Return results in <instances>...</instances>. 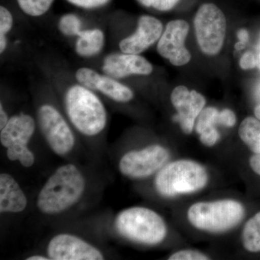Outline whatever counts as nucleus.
Here are the masks:
<instances>
[{
  "instance_id": "1",
  "label": "nucleus",
  "mask_w": 260,
  "mask_h": 260,
  "mask_svg": "<svg viewBox=\"0 0 260 260\" xmlns=\"http://www.w3.org/2000/svg\"><path fill=\"white\" fill-rule=\"evenodd\" d=\"M90 182L88 172L81 166L73 162L59 166L38 192V211L47 218H59L71 213L88 198Z\"/></svg>"
},
{
  "instance_id": "2",
  "label": "nucleus",
  "mask_w": 260,
  "mask_h": 260,
  "mask_svg": "<svg viewBox=\"0 0 260 260\" xmlns=\"http://www.w3.org/2000/svg\"><path fill=\"white\" fill-rule=\"evenodd\" d=\"M64 108L73 129L85 139L96 140L105 131L107 109L93 90L80 84L73 85L64 94Z\"/></svg>"
},
{
  "instance_id": "3",
  "label": "nucleus",
  "mask_w": 260,
  "mask_h": 260,
  "mask_svg": "<svg viewBox=\"0 0 260 260\" xmlns=\"http://www.w3.org/2000/svg\"><path fill=\"white\" fill-rule=\"evenodd\" d=\"M112 229L119 237L147 246L158 245L167 236L165 220L155 210L130 207L119 212L112 220Z\"/></svg>"
},
{
  "instance_id": "4",
  "label": "nucleus",
  "mask_w": 260,
  "mask_h": 260,
  "mask_svg": "<svg viewBox=\"0 0 260 260\" xmlns=\"http://www.w3.org/2000/svg\"><path fill=\"white\" fill-rule=\"evenodd\" d=\"M206 169L190 160L169 162L156 173L154 179L155 190L164 198L191 194L201 190L208 184Z\"/></svg>"
},
{
  "instance_id": "5",
  "label": "nucleus",
  "mask_w": 260,
  "mask_h": 260,
  "mask_svg": "<svg viewBox=\"0 0 260 260\" xmlns=\"http://www.w3.org/2000/svg\"><path fill=\"white\" fill-rule=\"evenodd\" d=\"M244 206L233 200L202 202L191 205L188 210V220L199 230L223 233L231 230L243 220Z\"/></svg>"
},
{
  "instance_id": "6",
  "label": "nucleus",
  "mask_w": 260,
  "mask_h": 260,
  "mask_svg": "<svg viewBox=\"0 0 260 260\" xmlns=\"http://www.w3.org/2000/svg\"><path fill=\"white\" fill-rule=\"evenodd\" d=\"M37 126L53 153L62 158L73 156L78 150V140L70 121L50 104L38 107Z\"/></svg>"
},
{
  "instance_id": "7",
  "label": "nucleus",
  "mask_w": 260,
  "mask_h": 260,
  "mask_svg": "<svg viewBox=\"0 0 260 260\" xmlns=\"http://www.w3.org/2000/svg\"><path fill=\"white\" fill-rule=\"evenodd\" d=\"M37 119L25 113L10 116L4 127L0 129V143L6 150L10 161L18 162L25 168L35 164L36 155L29 143L37 130Z\"/></svg>"
},
{
  "instance_id": "8",
  "label": "nucleus",
  "mask_w": 260,
  "mask_h": 260,
  "mask_svg": "<svg viewBox=\"0 0 260 260\" xmlns=\"http://www.w3.org/2000/svg\"><path fill=\"white\" fill-rule=\"evenodd\" d=\"M195 34L198 45L204 54L215 56L220 53L225 42L226 17L214 3L200 5L194 19Z\"/></svg>"
},
{
  "instance_id": "9",
  "label": "nucleus",
  "mask_w": 260,
  "mask_h": 260,
  "mask_svg": "<svg viewBox=\"0 0 260 260\" xmlns=\"http://www.w3.org/2000/svg\"><path fill=\"white\" fill-rule=\"evenodd\" d=\"M170 153L158 144L132 149L124 152L117 160V169L121 175L132 179H146L167 164Z\"/></svg>"
},
{
  "instance_id": "10",
  "label": "nucleus",
  "mask_w": 260,
  "mask_h": 260,
  "mask_svg": "<svg viewBox=\"0 0 260 260\" xmlns=\"http://www.w3.org/2000/svg\"><path fill=\"white\" fill-rule=\"evenodd\" d=\"M45 254L51 260H103L105 251L93 241L70 232L56 233L46 244Z\"/></svg>"
},
{
  "instance_id": "11",
  "label": "nucleus",
  "mask_w": 260,
  "mask_h": 260,
  "mask_svg": "<svg viewBox=\"0 0 260 260\" xmlns=\"http://www.w3.org/2000/svg\"><path fill=\"white\" fill-rule=\"evenodd\" d=\"M189 31L186 20H174L168 23L157 44V51L174 66H184L190 61L191 55L185 47Z\"/></svg>"
},
{
  "instance_id": "12",
  "label": "nucleus",
  "mask_w": 260,
  "mask_h": 260,
  "mask_svg": "<svg viewBox=\"0 0 260 260\" xmlns=\"http://www.w3.org/2000/svg\"><path fill=\"white\" fill-rule=\"evenodd\" d=\"M171 102L177 112L173 119L179 123L185 134H191L195 120L206 104L205 97L197 90H189L184 85H179L172 90Z\"/></svg>"
},
{
  "instance_id": "13",
  "label": "nucleus",
  "mask_w": 260,
  "mask_h": 260,
  "mask_svg": "<svg viewBox=\"0 0 260 260\" xmlns=\"http://www.w3.org/2000/svg\"><path fill=\"white\" fill-rule=\"evenodd\" d=\"M164 30L158 19L150 15H143L138 20V28L134 34L119 43L121 52L139 54L158 42Z\"/></svg>"
},
{
  "instance_id": "14",
  "label": "nucleus",
  "mask_w": 260,
  "mask_h": 260,
  "mask_svg": "<svg viewBox=\"0 0 260 260\" xmlns=\"http://www.w3.org/2000/svg\"><path fill=\"white\" fill-rule=\"evenodd\" d=\"M103 71L107 76L121 79L132 75H148L153 72L151 63L139 54L114 53L104 59Z\"/></svg>"
},
{
  "instance_id": "15",
  "label": "nucleus",
  "mask_w": 260,
  "mask_h": 260,
  "mask_svg": "<svg viewBox=\"0 0 260 260\" xmlns=\"http://www.w3.org/2000/svg\"><path fill=\"white\" fill-rule=\"evenodd\" d=\"M28 199L18 180L9 173L0 174V213L17 215L28 208Z\"/></svg>"
},
{
  "instance_id": "16",
  "label": "nucleus",
  "mask_w": 260,
  "mask_h": 260,
  "mask_svg": "<svg viewBox=\"0 0 260 260\" xmlns=\"http://www.w3.org/2000/svg\"><path fill=\"white\" fill-rule=\"evenodd\" d=\"M95 90L111 100L121 104L129 102L134 97V93L129 87L107 75H101Z\"/></svg>"
},
{
  "instance_id": "17",
  "label": "nucleus",
  "mask_w": 260,
  "mask_h": 260,
  "mask_svg": "<svg viewBox=\"0 0 260 260\" xmlns=\"http://www.w3.org/2000/svg\"><path fill=\"white\" fill-rule=\"evenodd\" d=\"M104 44V34L100 29L84 30L78 36L75 50L78 55L90 57L99 54Z\"/></svg>"
},
{
  "instance_id": "18",
  "label": "nucleus",
  "mask_w": 260,
  "mask_h": 260,
  "mask_svg": "<svg viewBox=\"0 0 260 260\" xmlns=\"http://www.w3.org/2000/svg\"><path fill=\"white\" fill-rule=\"evenodd\" d=\"M242 239L246 250L250 252L260 251V212L246 222Z\"/></svg>"
},
{
  "instance_id": "19",
  "label": "nucleus",
  "mask_w": 260,
  "mask_h": 260,
  "mask_svg": "<svg viewBox=\"0 0 260 260\" xmlns=\"http://www.w3.org/2000/svg\"><path fill=\"white\" fill-rule=\"evenodd\" d=\"M239 135L241 140L251 149L260 138V120L252 116L246 117L241 123Z\"/></svg>"
},
{
  "instance_id": "20",
  "label": "nucleus",
  "mask_w": 260,
  "mask_h": 260,
  "mask_svg": "<svg viewBox=\"0 0 260 260\" xmlns=\"http://www.w3.org/2000/svg\"><path fill=\"white\" fill-rule=\"evenodd\" d=\"M20 9L25 14L39 17L50 9L54 0H17Z\"/></svg>"
},
{
  "instance_id": "21",
  "label": "nucleus",
  "mask_w": 260,
  "mask_h": 260,
  "mask_svg": "<svg viewBox=\"0 0 260 260\" xmlns=\"http://www.w3.org/2000/svg\"><path fill=\"white\" fill-rule=\"evenodd\" d=\"M219 112L215 107L203 109L198 117L196 124V132L198 135L215 128V124H218Z\"/></svg>"
},
{
  "instance_id": "22",
  "label": "nucleus",
  "mask_w": 260,
  "mask_h": 260,
  "mask_svg": "<svg viewBox=\"0 0 260 260\" xmlns=\"http://www.w3.org/2000/svg\"><path fill=\"white\" fill-rule=\"evenodd\" d=\"M59 28L67 37H78L82 32L81 21L77 15L66 14L59 19Z\"/></svg>"
},
{
  "instance_id": "23",
  "label": "nucleus",
  "mask_w": 260,
  "mask_h": 260,
  "mask_svg": "<svg viewBox=\"0 0 260 260\" xmlns=\"http://www.w3.org/2000/svg\"><path fill=\"white\" fill-rule=\"evenodd\" d=\"M13 17L5 7L0 8V52L3 54L8 46L7 34L13 28Z\"/></svg>"
},
{
  "instance_id": "24",
  "label": "nucleus",
  "mask_w": 260,
  "mask_h": 260,
  "mask_svg": "<svg viewBox=\"0 0 260 260\" xmlns=\"http://www.w3.org/2000/svg\"><path fill=\"white\" fill-rule=\"evenodd\" d=\"M101 74L91 68H80L75 74V78L80 85L95 91Z\"/></svg>"
},
{
  "instance_id": "25",
  "label": "nucleus",
  "mask_w": 260,
  "mask_h": 260,
  "mask_svg": "<svg viewBox=\"0 0 260 260\" xmlns=\"http://www.w3.org/2000/svg\"><path fill=\"white\" fill-rule=\"evenodd\" d=\"M146 8H153L158 11H169L179 4L180 0H138Z\"/></svg>"
},
{
  "instance_id": "26",
  "label": "nucleus",
  "mask_w": 260,
  "mask_h": 260,
  "mask_svg": "<svg viewBox=\"0 0 260 260\" xmlns=\"http://www.w3.org/2000/svg\"><path fill=\"white\" fill-rule=\"evenodd\" d=\"M169 259L170 260H206L210 259L208 256L205 255L203 253L196 250H181L174 253L170 256Z\"/></svg>"
},
{
  "instance_id": "27",
  "label": "nucleus",
  "mask_w": 260,
  "mask_h": 260,
  "mask_svg": "<svg viewBox=\"0 0 260 260\" xmlns=\"http://www.w3.org/2000/svg\"><path fill=\"white\" fill-rule=\"evenodd\" d=\"M220 135L216 128L204 132L200 135V142L208 147L214 146L220 140Z\"/></svg>"
},
{
  "instance_id": "28",
  "label": "nucleus",
  "mask_w": 260,
  "mask_h": 260,
  "mask_svg": "<svg viewBox=\"0 0 260 260\" xmlns=\"http://www.w3.org/2000/svg\"><path fill=\"white\" fill-rule=\"evenodd\" d=\"M237 123V116L235 113L229 109H225L219 112L218 124L227 126V127H232L235 125Z\"/></svg>"
},
{
  "instance_id": "29",
  "label": "nucleus",
  "mask_w": 260,
  "mask_h": 260,
  "mask_svg": "<svg viewBox=\"0 0 260 260\" xmlns=\"http://www.w3.org/2000/svg\"><path fill=\"white\" fill-rule=\"evenodd\" d=\"M71 4L85 9L99 8L107 4L109 0H68Z\"/></svg>"
},
{
  "instance_id": "30",
  "label": "nucleus",
  "mask_w": 260,
  "mask_h": 260,
  "mask_svg": "<svg viewBox=\"0 0 260 260\" xmlns=\"http://www.w3.org/2000/svg\"><path fill=\"white\" fill-rule=\"evenodd\" d=\"M239 65L243 70H251L257 67V60H256V54L252 51H246L243 54L239 61Z\"/></svg>"
},
{
  "instance_id": "31",
  "label": "nucleus",
  "mask_w": 260,
  "mask_h": 260,
  "mask_svg": "<svg viewBox=\"0 0 260 260\" xmlns=\"http://www.w3.org/2000/svg\"><path fill=\"white\" fill-rule=\"evenodd\" d=\"M239 42L236 44L235 49L237 51L242 50L245 47L246 43L249 41V32L246 29H241L237 34Z\"/></svg>"
},
{
  "instance_id": "32",
  "label": "nucleus",
  "mask_w": 260,
  "mask_h": 260,
  "mask_svg": "<svg viewBox=\"0 0 260 260\" xmlns=\"http://www.w3.org/2000/svg\"><path fill=\"white\" fill-rule=\"evenodd\" d=\"M249 165L254 172L260 176V153H255L251 157Z\"/></svg>"
},
{
  "instance_id": "33",
  "label": "nucleus",
  "mask_w": 260,
  "mask_h": 260,
  "mask_svg": "<svg viewBox=\"0 0 260 260\" xmlns=\"http://www.w3.org/2000/svg\"><path fill=\"white\" fill-rule=\"evenodd\" d=\"M9 119V116L5 110L3 103H1L0 104V129L6 125Z\"/></svg>"
},
{
  "instance_id": "34",
  "label": "nucleus",
  "mask_w": 260,
  "mask_h": 260,
  "mask_svg": "<svg viewBox=\"0 0 260 260\" xmlns=\"http://www.w3.org/2000/svg\"><path fill=\"white\" fill-rule=\"evenodd\" d=\"M25 259L27 260H51L50 258L44 253V254H41V253H38V254H30L25 257Z\"/></svg>"
},
{
  "instance_id": "35",
  "label": "nucleus",
  "mask_w": 260,
  "mask_h": 260,
  "mask_svg": "<svg viewBox=\"0 0 260 260\" xmlns=\"http://www.w3.org/2000/svg\"><path fill=\"white\" fill-rule=\"evenodd\" d=\"M256 60H257V67L256 68H259L260 70V32L259 38H258L257 44L256 46Z\"/></svg>"
},
{
  "instance_id": "36",
  "label": "nucleus",
  "mask_w": 260,
  "mask_h": 260,
  "mask_svg": "<svg viewBox=\"0 0 260 260\" xmlns=\"http://www.w3.org/2000/svg\"><path fill=\"white\" fill-rule=\"evenodd\" d=\"M250 150L253 152V153H260V138L259 140L256 142V144L254 145Z\"/></svg>"
},
{
  "instance_id": "37",
  "label": "nucleus",
  "mask_w": 260,
  "mask_h": 260,
  "mask_svg": "<svg viewBox=\"0 0 260 260\" xmlns=\"http://www.w3.org/2000/svg\"><path fill=\"white\" fill-rule=\"evenodd\" d=\"M254 114L259 120H260V104L254 109Z\"/></svg>"
},
{
  "instance_id": "38",
  "label": "nucleus",
  "mask_w": 260,
  "mask_h": 260,
  "mask_svg": "<svg viewBox=\"0 0 260 260\" xmlns=\"http://www.w3.org/2000/svg\"><path fill=\"white\" fill-rule=\"evenodd\" d=\"M257 95H258V97H259L260 99V88H259V90H258V91H257Z\"/></svg>"
}]
</instances>
